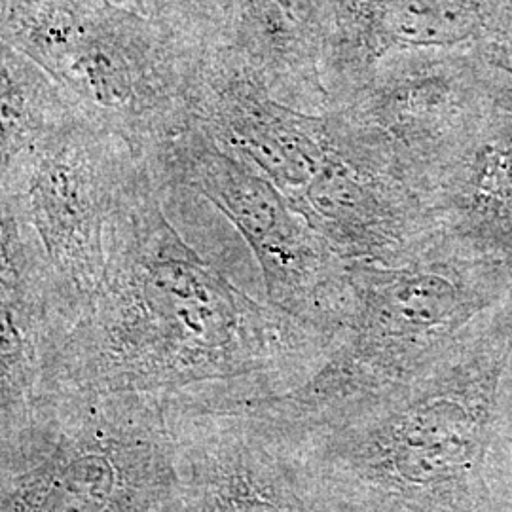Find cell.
Instances as JSON below:
<instances>
[{
	"instance_id": "cell-3",
	"label": "cell",
	"mask_w": 512,
	"mask_h": 512,
	"mask_svg": "<svg viewBox=\"0 0 512 512\" xmlns=\"http://www.w3.org/2000/svg\"><path fill=\"white\" fill-rule=\"evenodd\" d=\"M141 158L78 107L2 158L0 211L18 220L44 258L65 332L101 283L110 217Z\"/></svg>"
},
{
	"instance_id": "cell-6",
	"label": "cell",
	"mask_w": 512,
	"mask_h": 512,
	"mask_svg": "<svg viewBox=\"0 0 512 512\" xmlns=\"http://www.w3.org/2000/svg\"><path fill=\"white\" fill-rule=\"evenodd\" d=\"M0 217V414H8L40 393L44 366L65 334V323L35 243L12 215Z\"/></svg>"
},
{
	"instance_id": "cell-1",
	"label": "cell",
	"mask_w": 512,
	"mask_h": 512,
	"mask_svg": "<svg viewBox=\"0 0 512 512\" xmlns=\"http://www.w3.org/2000/svg\"><path fill=\"white\" fill-rule=\"evenodd\" d=\"M164 203L141 158L110 217L101 283L48 357L40 393L253 397L323 363L327 334L247 293L171 224Z\"/></svg>"
},
{
	"instance_id": "cell-2",
	"label": "cell",
	"mask_w": 512,
	"mask_h": 512,
	"mask_svg": "<svg viewBox=\"0 0 512 512\" xmlns=\"http://www.w3.org/2000/svg\"><path fill=\"white\" fill-rule=\"evenodd\" d=\"M0 512H183L169 403L44 391L0 414Z\"/></svg>"
},
{
	"instance_id": "cell-4",
	"label": "cell",
	"mask_w": 512,
	"mask_h": 512,
	"mask_svg": "<svg viewBox=\"0 0 512 512\" xmlns=\"http://www.w3.org/2000/svg\"><path fill=\"white\" fill-rule=\"evenodd\" d=\"M147 160L158 179L198 194L236 228L255 256L272 306L329 332L336 311L329 241L266 175L194 122L154 148Z\"/></svg>"
},
{
	"instance_id": "cell-5",
	"label": "cell",
	"mask_w": 512,
	"mask_h": 512,
	"mask_svg": "<svg viewBox=\"0 0 512 512\" xmlns=\"http://www.w3.org/2000/svg\"><path fill=\"white\" fill-rule=\"evenodd\" d=\"M169 408L183 512H323L289 442L270 423Z\"/></svg>"
}]
</instances>
